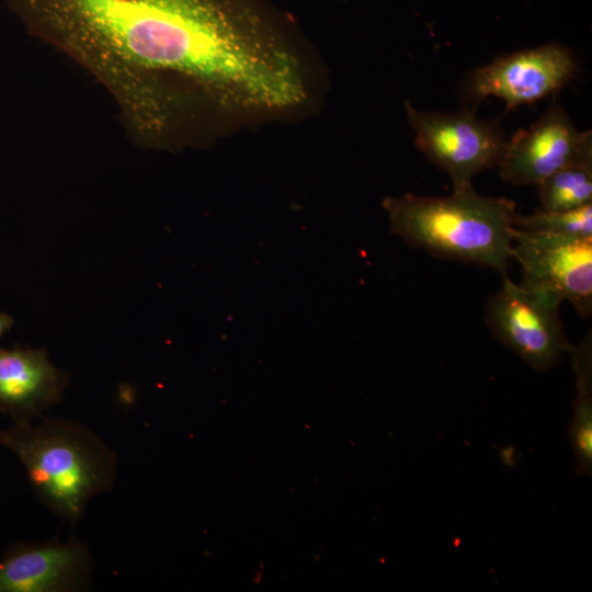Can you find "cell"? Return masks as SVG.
<instances>
[{"label": "cell", "instance_id": "1", "mask_svg": "<svg viewBox=\"0 0 592 592\" xmlns=\"http://www.w3.org/2000/svg\"><path fill=\"white\" fill-rule=\"evenodd\" d=\"M24 24L90 68L137 130L162 128L161 84L284 110L304 98L295 59L232 0H20Z\"/></svg>", "mask_w": 592, "mask_h": 592}, {"label": "cell", "instance_id": "2", "mask_svg": "<svg viewBox=\"0 0 592 592\" xmlns=\"http://www.w3.org/2000/svg\"><path fill=\"white\" fill-rule=\"evenodd\" d=\"M0 445L20 459L37 500L71 524L81 519L90 499L109 491L115 480L117 455L73 420L13 422L0 429Z\"/></svg>", "mask_w": 592, "mask_h": 592}, {"label": "cell", "instance_id": "3", "mask_svg": "<svg viewBox=\"0 0 592 592\" xmlns=\"http://www.w3.org/2000/svg\"><path fill=\"white\" fill-rule=\"evenodd\" d=\"M391 230L430 254L488 266L506 275L513 252L515 203L478 194L473 186L449 196L387 197Z\"/></svg>", "mask_w": 592, "mask_h": 592}, {"label": "cell", "instance_id": "4", "mask_svg": "<svg viewBox=\"0 0 592 592\" xmlns=\"http://www.w3.org/2000/svg\"><path fill=\"white\" fill-rule=\"evenodd\" d=\"M417 148L451 178L454 191L471 186L480 172L499 166L505 137L498 121L481 119L473 110L454 113L418 111L406 103Z\"/></svg>", "mask_w": 592, "mask_h": 592}, {"label": "cell", "instance_id": "5", "mask_svg": "<svg viewBox=\"0 0 592 592\" xmlns=\"http://www.w3.org/2000/svg\"><path fill=\"white\" fill-rule=\"evenodd\" d=\"M561 301L549 292L517 285L503 275L502 287L487 303L486 322L528 366L547 371L570 346L559 317Z\"/></svg>", "mask_w": 592, "mask_h": 592}, {"label": "cell", "instance_id": "6", "mask_svg": "<svg viewBox=\"0 0 592 592\" xmlns=\"http://www.w3.org/2000/svg\"><path fill=\"white\" fill-rule=\"evenodd\" d=\"M512 257L522 269L523 286L568 300L581 317L592 314V238L513 231Z\"/></svg>", "mask_w": 592, "mask_h": 592}, {"label": "cell", "instance_id": "7", "mask_svg": "<svg viewBox=\"0 0 592 592\" xmlns=\"http://www.w3.org/2000/svg\"><path fill=\"white\" fill-rule=\"evenodd\" d=\"M574 72L571 52L550 43L515 52L478 68L470 77L468 94L476 102L488 96L500 98L509 111L558 92Z\"/></svg>", "mask_w": 592, "mask_h": 592}, {"label": "cell", "instance_id": "8", "mask_svg": "<svg viewBox=\"0 0 592 592\" xmlns=\"http://www.w3.org/2000/svg\"><path fill=\"white\" fill-rule=\"evenodd\" d=\"M92 566L88 547L76 536L15 543L0 559V592L82 591L90 584Z\"/></svg>", "mask_w": 592, "mask_h": 592}, {"label": "cell", "instance_id": "9", "mask_svg": "<svg viewBox=\"0 0 592 592\" xmlns=\"http://www.w3.org/2000/svg\"><path fill=\"white\" fill-rule=\"evenodd\" d=\"M587 132L576 129L562 106L553 105L506 141L500 175L514 185H536L570 161Z\"/></svg>", "mask_w": 592, "mask_h": 592}, {"label": "cell", "instance_id": "10", "mask_svg": "<svg viewBox=\"0 0 592 592\" xmlns=\"http://www.w3.org/2000/svg\"><path fill=\"white\" fill-rule=\"evenodd\" d=\"M69 378L45 349H0V410L14 423L32 421L61 401Z\"/></svg>", "mask_w": 592, "mask_h": 592}, {"label": "cell", "instance_id": "11", "mask_svg": "<svg viewBox=\"0 0 592 592\" xmlns=\"http://www.w3.org/2000/svg\"><path fill=\"white\" fill-rule=\"evenodd\" d=\"M576 377L573 419L569 429L571 447L579 476L592 474V339L589 332L568 351Z\"/></svg>", "mask_w": 592, "mask_h": 592}, {"label": "cell", "instance_id": "12", "mask_svg": "<svg viewBox=\"0 0 592 592\" xmlns=\"http://www.w3.org/2000/svg\"><path fill=\"white\" fill-rule=\"evenodd\" d=\"M536 187L543 209L570 210L592 203L591 130H587L573 158Z\"/></svg>", "mask_w": 592, "mask_h": 592}, {"label": "cell", "instance_id": "13", "mask_svg": "<svg viewBox=\"0 0 592 592\" xmlns=\"http://www.w3.org/2000/svg\"><path fill=\"white\" fill-rule=\"evenodd\" d=\"M514 227L524 231L571 238H592V203L570 210L535 209L515 215Z\"/></svg>", "mask_w": 592, "mask_h": 592}, {"label": "cell", "instance_id": "14", "mask_svg": "<svg viewBox=\"0 0 592 592\" xmlns=\"http://www.w3.org/2000/svg\"><path fill=\"white\" fill-rule=\"evenodd\" d=\"M14 321L10 315L0 310V340L1 338L10 331ZM1 349V346H0Z\"/></svg>", "mask_w": 592, "mask_h": 592}]
</instances>
